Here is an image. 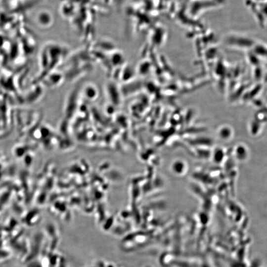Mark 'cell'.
Listing matches in <instances>:
<instances>
[{
    "label": "cell",
    "mask_w": 267,
    "mask_h": 267,
    "mask_svg": "<svg viewBox=\"0 0 267 267\" xmlns=\"http://www.w3.org/2000/svg\"><path fill=\"white\" fill-rule=\"evenodd\" d=\"M172 169L173 171L177 174H180L182 173L184 168V164L182 162L176 161L174 163Z\"/></svg>",
    "instance_id": "obj_1"
}]
</instances>
